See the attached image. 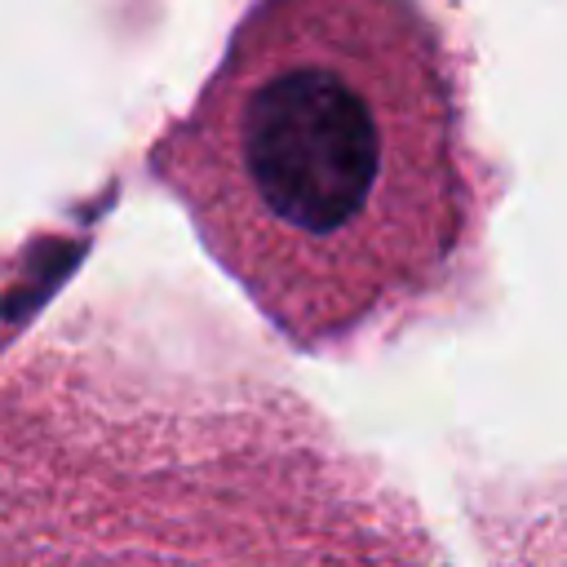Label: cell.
Wrapping results in <instances>:
<instances>
[{
	"mask_svg": "<svg viewBox=\"0 0 567 567\" xmlns=\"http://www.w3.org/2000/svg\"><path fill=\"white\" fill-rule=\"evenodd\" d=\"M159 168L301 350L421 310L483 221L461 71L412 0H257Z\"/></svg>",
	"mask_w": 567,
	"mask_h": 567,
	"instance_id": "6da1fadb",
	"label": "cell"
},
{
	"mask_svg": "<svg viewBox=\"0 0 567 567\" xmlns=\"http://www.w3.org/2000/svg\"><path fill=\"white\" fill-rule=\"evenodd\" d=\"M492 567H567V487L527 501L523 514L501 523Z\"/></svg>",
	"mask_w": 567,
	"mask_h": 567,
	"instance_id": "7a4b0ae2",
	"label": "cell"
}]
</instances>
